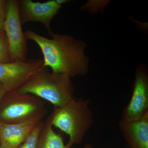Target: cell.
Returning <instances> with one entry per match:
<instances>
[{
    "mask_svg": "<svg viewBox=\"0 0 148 148\" xmlns=\"http://www.w3.org/2000/svg\"><path fill=\"white\" fill-rule=\"evenodd\" d=\"M56 2L58 3V4L60 5H62L63 4L65 3L68 2L70 1H67V0H56Z\"/></svg>",
    "mask_w": 148,
    "mask_h": 148,
    "instance_id": "obj_16",
    "label": "cell"
},
{
    "mask_svg": "<svg viewBox=\"0 0 148 148\" xmlns=\"http://www.w3.org/2000/svg\"><path fill=\"white\" fill-rule=\"evenodd\" d=\"M119 127L128 148H148V113L141 119H121Z\"/></svg>",
    "mask_w": 148,
    "mask_h": 148,
    "instance_id": "obj_10",
    "label": "cell"
},
{
    "mask_svg": "<svg viewBox=\"0 0 148 148\" xmlns=\"http://www.w3.org/2000/svg\"><path fill=\"white\" fill-rule=\"evenodd\" d=\"M27 40L38 45L43 56L42 68L49 67L53 73L73 77L88 71V59L85 55V43L68 35L52 33L49 39L32 30L24 33Z\"/></svg>",
    "mask_w": 148,
    "mask_h": 148,
    "instance_id": "obj_1",
    "label": "cell"
},
{
    "mask_svg": "<svg viewBox=\"0 0 148 148\" xmlns=\"http://www.w3.org/2000/svg\"><path fill=\"white\" fill-rule=\"evenodd\" d=\"M90 101L74 98L64 106L54 107L49 116L53 126L69 136L73 145L81 143L93 123Z\"/></svg>",
    "mask_w": 148,
    "mask_h": 148,
    "instance_id": "obj_3",
    "label": "cell"
},
{
    "mask_svg": "<svg viewBox=\"0 0 148 148\" xmlns=\"http://www.w3.org/2000/svg\"><path fill=\"white\" fill-rule=\"evenodd\" d=\"M0 148H2L1 146V144H0Z\"/></svg>",
    "mask_w": 148,
    "mask_h": 148,
    "instance_id": "obj_18",
    "label": "cell"
},
{
    "mask_svg": "<svg viewBox=\"0 0 148 148\" xmlns=\"http://www.w3.org/2000/svg\"><path fill=\"white\" fill-rule=\"evenodd\" d=\"M11 61L8 42L3 29H0V63H8Z\"/></svg>",
    "mask_w": 148,
    "mask_h": 148,
    "instance_id": "obj_12",
    "label": "cell"
},
{
    "mask_svg": "<svg viewBox=\"0 0 148 148\" xmlns=\"http://www.w3.org/2000/svg\"><path fill=\"white\" fill-rule=\"evenodd\" d=\"M43 64V59L0 63V83L7 92L16 91Z\"/></svg>",
    "mask_w": 148,
    "mask_h": 148,
    "instance_id": "obj_6",
    "label": "cell"
},
{
    "mask_svg": "<svg viewBox=\"0 0 148 148\" xmlns=\"http://www.w3.org/2000/svg\"><path fill=\"white\" fill-rule=\"evenodd\" d=\"M42 122L38 123L24 143L17 148H36L37 139Z\"/></svg>",
    "mask_w": 148,
    "mask_h": 148,
    "instance_id": "obj_13",
    "label": "cell"
},
{
    "mask_svg": "<svg viewBox=\"0 0 148 148\" xmlns=\"http://www.w3.org/2000/svg\"><path fill=\"white\" fill-rule=\"evenodd\" d=\"M5 89L4 87L3 86V84L0 83V101L1 100L2 98H3L4 95L5 94L6 92Z\"/></svg>",
    "mask_w": 148,
    "mask_h": 148,
    "instance_id": "obj_15",
    "label": "cell"
},
{
    "mask_svg": "<svg viewBox=\"0 0 148 148\" xmlns=\"http://www.w3.org/2000/svg\"><path fill=\"white\" fill-rule=\"evenodd\" d=\"M45 102L38 97L16 91L6 92L0 101V122L15 123L45 115Z\"/></svg>",
    "mask_w": 148,
    "mask_h": 148,
    "instance_id": "obj_4",
    "label": "cell"
},
{
    "mask_svg": "<svg viewBox=\"0 0 148 148\" xmlns=\"http://www.w3.org/2000/svg\"><path fill=\"white\" fill-rule=\"evenodd\" d=\"M53 126L50 116L42 122L36 148H72L73 145L69 142L65 144L62 135L56 132Z\"/></svg>",
    "mask_w": 148,
    "mask_h": 148,
    "instance_id": "obj_11",
    "label": "cell"
},
{
    "mask_svg": "<svg viewBox=\"0 0 148 148\" xmlns=\"http://www.w3.org/2000/svg\"><path fill=\"white\" fill-rule=\"evenodd\" d=\"M18 4L21 25L29 22H39L45 27L49 34L53 33L51 22L61 7L56 0L43 3L22 0L18 1Z\"/></svg>",
    "mask_w": 148,
    "mask_h": 148,
    "instance_id": "obj_7",
    "label": "cell"
},
{
    "mask_svg": "<svg viewBox=\"0 0 148 148\" xmlns=\"http://www.w3.org/2000/svg\"><path fill=\"white\" fill-rule=\"evenodd\" d=\"M81 148H93V147H92V145L91 144L87 143V144H86L82 147Z\"/></svg>",
    "mask_w": 148,
    "mask_h": 148,
    "instance_id": "obj_17",
    "label": "cell"
},
{
    "mask_svg": "<svg viewBox=\"0 0 148 148\" xmlns=\"http://www.w3.org/2000/svg\"><path fill=\"white\" fill-rule=\"evenodd\" d=\"M43 117L15 123L0 122V144L2 148H17L28 138Z\"/></svg>",
    "mask_w": 148,
    "mask_h": 148,
    "instance_id": "obj_9",
    "label": "cell"
},
{
    "mask_svg": "<svg viewBox=\"0 0 148 148\" xmlns=\"http://www.w3.org/2000/svg\"><path fill=\"white\" fill-rule=\"evenodd\" d=\"M7 1L0 0V29L3 28L6 12Z\"/></svg>",
    "mask_w": 148,
    "mask_h": 148,
    "instance_id": "obj_14",
    "label": "cell"
},
{
    "mask_svg": "<svg viewBox=\"0 0 148 148\" xmlns=\"http://www.w3.org/2000/svg\"><path fill=\"white\" fill-rule=\"evenodd\" d=\"M148 113V77L138 69L135 74L132 97L122 113V119L133 121L141 119Z\"/></svg>",
    "mask_w": 148,
    "mask_h": 148,
    "instance_id": "obj_8",
    "label": "cell"
},
{
    "mask_svg": "<svg viewBox=\"0 0 148 148\" xmlns=\"http://www.w3.org/2000/svg\"><path fill=\"white\" fill-rule=\"evenodd\" d=\"M16 91L35 95L56 108L64 106L75 98V87L71 77L50 73L42 67Z\"/></svg>",
    "mask_w": 148,
    "mask_h": 148,
    "instance_id": "obj_2",
    "label": "cell"
},
{
    "mask_svg": "<svg viewBox=\"0 0 148 148\" xmlns=\"http://www.w3.org/2000/svg\"><path fill=\"white\" fill-rule=\"evenodd\" d=\"M18 1H7L4 31L8 42L11 61L22 62L27 60V40L22 31Z\"/></svg>",
    "mask_w": 148,
    "mask_h": 148,
    "instance_id": "obj_5",
    "label": "cell"
}]
</instances>
